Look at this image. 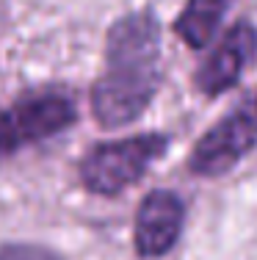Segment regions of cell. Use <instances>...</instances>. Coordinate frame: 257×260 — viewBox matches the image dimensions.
<instances>
[{
    "label": "cell",
    "instance_id": "52a82bcc",
    "mask_svg": "<svg viewBox=\"0 0 257 260\" xmlns=\"http://www.w3.org/2000/svg\"><path fill=\"white\" fill-rule=\"evenodd\" d=\"M230 0H188L174 20V34L194 50H202L213 42Z\"/></svg>",
    "mask_w": 257,
    "mask_h": 260
},
{
    "label": "cell",
    "instance_id": "ba28073f",
    "mask_svg": "<svg viewBox=\"0 0 257 260\" xmlns=\"http://www.w3.org/2000/svg\"><path fill=\"white\" fill-rule=\"evenodd\" d=\"M0 260H61V257L39 244H3L0 246Z\"/></svg>",
    "mask_w": 257,
    "mask_h": 260
},
{
    "label": "cell",
    "instance_id": "277c9868",
    "mask_svg": "<svg viewBox=\"0 0 257 260\" xmlns=\"http://www.w3.org/2000/svg\"><path fill=\"white\" fill-rule=\"evenodd\" d=\"M257 144V108H241L227 114L194 144L191 166L194 175L218 177L230 172Z\"/></svg>",
    "mask_w": 257,
    "mask_h": 260
},
{
    "label": "cell",
    "instance_id": "5b68a950",
    "mask_svg": "<svg viewBox=\"0 0 257 260\" xmlns=\"http://www.w3.org/2000/svg\"><path fill=\"white\" fill-rule=\"evenodd\" d=\"M252 58H257V28L249 22H238L197 70L194 83L205 97H218L241 80Z\"/></svg>",
    "mask_w": 257,
    "mask_h": 260
},
{
    "label": "cell",
    "instance_id": "7a4b0ae2",
    "mask_svg": "<svg viewBox=\"0 0 257 260\" xmlns=\"http://www.w3.org/2000/svg\"><path fill=\"white\" fill-rule=\"evenodd\" d=\"M169 136L144 133L91 147L81 160V180L91 194L114 197L130 188L166 152Z\"/></svg>",
    "mask_w": 257,
    "mask_h": 260
},
{
    "label": "cell",
    "instance_id": "3957f363",
    "mask_svg": "<svg viewBox=\"0 0 257 260\" xmlns=\"http://www.w3.org/2000/svg\"><path fill=\"white\" fill-rule=\"evenodd\" d=\"M75 119V103L64 91H39L9 108H0V158L50 139Z\"/></svg>",
    "mask_w": 257,
    "mask_h": 260
},
{
    "label": "cell",
    "instance_id": "6da1fadb",
    "mask_svg": "<svg viewBox=\"0 0 257 260\" xmlns=\"http://www.w3.org/2000/svg\"><path fill=\"white\" fill-rule=\"evenodd\" d=\"M161 83V25L152 11H133L111 25L105 72L91 89L94 119L102 127L136 122Z\"/></svg>",
    "mask_w": 257,
    "mask_h": 260
},
{
    "label": "cell",
    "instance_id": "8992f818",
    "mask_svg": "<svg viewBox=\"0 0 257 260\" xmlns=\"http://www.w3.org/2000/svg\"><path fill=\"white\" fill-rule=\"evenodd\" d=\"M182 219H186V208L174 191H150L138 205L136 230H133L138 257L166 255L182 233Z\"/></svg>",
    "mask_w": 257,
    "mask_h": 260
}]
</instances>
